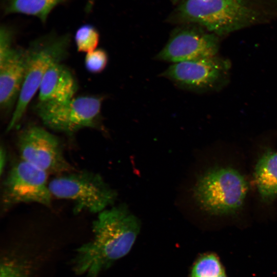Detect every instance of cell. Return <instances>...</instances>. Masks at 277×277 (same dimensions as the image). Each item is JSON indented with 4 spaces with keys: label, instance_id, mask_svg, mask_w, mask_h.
Listing matches in <instances>:
<instances>
[{
    "label": "cell",
    "instance_id": "10",
    "mask_svg": "<svg viewBox=\"0 0 277 277\" xmlns=\"http://www.w3.org/2000/svg\"><path fill=\"white\" fill-rule=\"evenodd\" d=\"M200 27L188 24L176 28L155 58L175 63L217 55L218 36Z\"/></svg>",
    "mask_w": 277,
    "mask_h": 277
},
{
    "label": "cell",
    "instance_id": "2",
    "mask_svg": "<svg viewBox=\"0 0 277 277\" xmlns=\"http://www.w3.org/2000/svg\"><path fill=\"white\" fill-rule=\"evenodd\" d=\"M177 23L196 24L217 36L255 22V12L242 0H185L175 10Z\"/></svg>",
    "mask_w": 277,
    "mask_h": 277
},
{
    "label": "cell",
    "instance_id": "17",
    "mask_svg": "<svg viewBox=\"0 0 277 277\" xmlns=\"http://www.w3.org/2000/svg\"><path fill=\"white\" fill-rule=\"evenodd\" d=\"M108 61L107 52L101 48L96 49L88 53L85 58L87 70L92 73H98L106 68Z\"/></svg>",
    "mask_w": 277,
    "mask_h": 277
},
{
    "label": "cell",
    "instance_id": "14",
    "mask_svg": "<svg viewBox=\"0 0 277 277\" xmlns=\"http://www.w3.org/2000/svg\"><path fill=\"white\" fill-rule=\"evenodd\" d=\"M68 0H4L5 14L20 13L37 17L44 23L51 11Z\"/></svg>",
    "mask_w": 277,
    "mask_h": 277
},
{
    "label": "cell",
    "instance_id": "16",
    "mask_svg": "<svg viewBox=\"0 0 277 277\" xmlns=\"http://www.w3.org/2000/svg\"><path fill=\"white\" fill-rule=\"evenodd\" d=\"M99 39L97 30L90 24H85L79 27L74 36L77 51L87 53L96 49Z\"/></svg>",
    "mask_w": 277,
    "mask_h": 277
},
{
    "label": "cell",
    "instance_id": "12",
    "mask_svg": "<svg viewBox=\"0 0 277 277\" xmlns=\"http://www.w3.org/2000/svg\"><path fill=\"white\" fill-rule=\"evenodd\" d=\"M77 82L71 71L61 63L52 66L46 72L38 89V102H62L73 98Z\"/></svg>",
    "mask_w": 277,
    "mask_h": 277
},
{
    "label": "cell",
    "instance_id": "19",
    "mask_svg": "<svg viewBox=\"0 0 277 277\" xmlns=\"http://www.w3.org/2000/svg\"><path fill=\"white\" fill-rule=\"evenodd\" d=\"M13 31L7 26L3 25L0 30V61H2L13 49L11 44Z\"/></svg>",
    "mask_w": 277,
    "mask_h": 277
},
{
    "label": "cell",
    "instance_id": "8",
    "mask_svg": "<svg viewBox=\"0 0 277 277\" xmlns=\"http://www.w3.org/2000/svg\"><path fill=\"white\" fill-rule=\"evenodd\" d=\"M51 196L47 173L22 160L11 167L3 184L2 203L4 209L22 203L49 206Z\"/></svg>",
    "mask_w": 277,
    "mask_h": 277
},
{
    "label": "cell",
    "instance_id": "21",
    "mask_svg": "<svg viewBox=\"0 0 277 277\" xmlns=\"http://www.w3.org/2000/svg\"><path fill=\"white\" fill-rule=\"evenodd\" d=\"M219 277H227V276H226V274H225V273H224V274L221 275H220V276H219Z\"/></svg>",
    "mask_w": 277,
    "mask_h": 277
},
{
    "label": "cell",
    "instance_id": "23",
    "mask_svg": "<svg viewBox=\"0 0 277 277\" xmlns=\"http://www.w3.org/2000/svg\"><path fill=\"white\" fill-rule=\"evenodd\" d=\"M242 1H244V0H242Z\"/></svg>",
    "mask_w": 277,
    "mask_h": 277
},
{
    "label": "cell",
    "instance_id": "4",
    "mask_svg": "<svg viewBox=\"0 0 277 277\" xmlns=\"http://www.w3.org/2000/svg\"><path fill=\"white\" fill-rule=\"evenodd\" d=\"M248 191L245 177L231 167L213 168L201 175L194 190L197 203L215 215L230 214L242 205Z\"/></svg>",
    "mask_w": 277,
    "mask_h": 277
},
{
    "label": "cell",
    "instance_id": "11",
    "mask_svg": "<svg viewBox=\"0 0 277 277\" xmlns=\"http://www.w3.org/2000/svg\"><path fill=\"white\" fill-rule=\"evenodd\" d=\"M26 50L13 48L0 61V105L9 110L17 101L24 80Z\"/></svg>",
    "mask_w": 277,
    "mask_h": 277
},
{
    "label": "cell",
    "instance_id": "13",
    "mask_svg": "<svg viewBox=\"0 0 277 277\" xmlns=\"http://www.w3.org/2000/svg\"><path fill=\"white\" fill-rule=\"evenodd\" d=\"M258 192L265 201L277 196V152L267 151L259 159L254 171Z\"/></svg>",
    "mask_w": 277,
    "mask_h": 277
},
{
    "label": "cell",
    "instance_id": "15",
    "mask_svg": "<svg viewBox=\"0 0 277 277\" xmlns=\"http://www.w3.org/2000/svg\"><path fill=\"white\" fill-rule=\"evenodd\" d=\"M225 273L219 258L213 254L200 258L193 267L191 277H219Z\"/></svg>",
    "mask_w": 277,
    "mask_h": 277
},
{
    "label": "cell",
    "instance_id": "7",
    "mask_svg": "<svg viewBox=\"0 0 277 277\" xmlns=\"http://www.w3.org/2000/svg\"><path fill=\"white\" fill-rule=\"evenodd\" d=\"M229 62L217 55L173 63L161 74L176 86L195 92L222 88L228 80Z\"/></svg>",
    "mask_w": 277,
    "mask_h": 277
},
{
    "label": "cell",
    "instance_id": "9",
    "mask_svg": "<svg viewBox=\"0 0 277 277\" xmlns=\"http://www.w3.org/2000/svg\"><path fill=\"white\" fill-rule=\"evenodd\" d=\"M17 146L21 160L47 173L63 174L71 171L58 138L39 126L32 125L23 130Z\"/></svg>",
    "mask_w": 277,
    "mask_h": 277
},
{
    "label": "cell",
    "instance_id": "6",
    "mask_svg": "<svg viewBox=\"0 0 277 277\" xmlns=\"http://www.w3.org/2000/svg\"><path fill=\"white\" fill-rule=\"evenodd\" d=\"M102 101L98 97L85 96L62 102H38L35 109L46 126L71 134L81 129L97 125Z\"/></svg>",
    "mask_w": 277,
    "mask_h": 277
},
{
    "label": "cell",
    "instance_id": "18",
    "mask_svg": "<svg viewBox=\"0 0 277 277\" xmlns=\"http://www.w3.org/2000/svg\"><path fill=\"white\" fill-rule=\"evenodd\" d=\"M0 277H27L24 269L15 261L6 260L1 264Z\"/></svg>",
    "mask_w": 277,
    "mask_h": 277
},
{
    "label": "cell",
    "instance_id": "3",
    "mask_svg": "<svg viewBox=\"0 0 277 277\" xmlns=\"http://www.w3.org/2000/svg\"><path fill=\"white\" fill-rule=\"evenodd\" d=\"M70 41L69 34H48L33 41L26 50L24 80L7 131L14 128L23 117L47 70L65 58Z\"/></svg>",
    "mask_w": 277,
    "mask_h": 277
},
{
    "label": "cell",
    "instance_id": "1",
    "mask_svg": "<svg viewBox=\"0 0 277 277\" xmlns=\"http://www.w3.org/2000/svg\"><path fill=\"white\" fill-rule=\"evenodd\" d=\"M140 226V220L124 205L99 213L92 224L93 239L76 250L72 261L74 272L98 277L129 253Z\"/></svg>",
    "mask_w": 277,
    "mask_h": 277
},
{
    "label": "cell",
    "instance_id": "22",
    "mask_svg": "<svg viewBox=\"0 0 277 277\" xmlns=\"http://www.w3.org/2000/svg\"><path fill=\"white\" fill-rule=\"evenodd\" d=\"M181 0H172L173 2L175 3V2H177L179 1H180Z\"/></svg>",
    "mask_w": 277,
    "mask_h": 277
},
{
    "label": "cell",
    "instance_id": "20",
    "mask_svg": "<svg viewBox=\"0 0 277 277\" xmlns=\"http://www.w3.org/2000/svg\"><path fill=\"white\" fill-rule=\"evenodd\" d=\"M0 166H1V174H2V172L4 169L6 163V152L5 149L1 147V156H0Z\"/></svg>",
    "mask_w": 277,
    "mask_h": 277
},
{
    "label": "cell",
    "instance_id": "5",
    "mask_svg": "<svg viewBox=\"0 0 277 277\" xmlns=\"http://www.w3.org/2000/svg\"><path fill=\"white\" fill-rule=\"evenodd\" d=\"M54 196L74 203V212L100 213L115 202L117 193L98 174L83 170L69 172L53 178L49 183Z\"/></svg>",
    "mask_w": 277,
    "mask_h": 277
}]
</instances>
